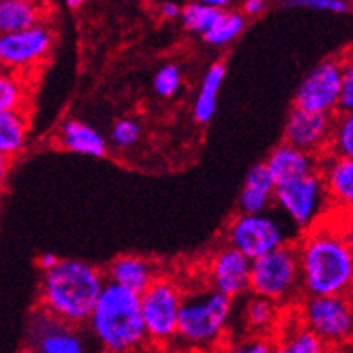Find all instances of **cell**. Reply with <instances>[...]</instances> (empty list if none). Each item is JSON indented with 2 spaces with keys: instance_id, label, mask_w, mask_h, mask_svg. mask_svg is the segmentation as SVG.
I'll return each instance as SVG.
<instances>
[{
  "instance_id": "1",
  "label": "cell",
  "mask_w": 353,
  "mask_h": 353,
  "mask_svg": "<svg viewBox=\"0 0 353 353\" xmlns=\"http://www.w3.org/2000/svg\"><path fill=\"white\" fill-rule=\"evenodd\" d=\"M294 245L298 251L301 290L307 298L346 296L352 290L353 254L341 234L339 220H321Z\"/></svg>"
},
{
  "instance_id": "2",
  "label": "cell",
  "mask_w": 353,
  "mask_h": 353,
  "mask_svg": "<svg viewBox=\"0 0 353 353\" xmlns=\"http://www.w3.org/2000/svg\"><path fill=\"white\" fill-rule=\"evenodd\" d=\"M105 283L98 267L81 260H60L42 274L40 308L63 323L85 326Z\"/></svg>"
},
{
  "instance_id": "3",
  "label": "cell",
  "mask_w": 353,
  "mask_h": 353,
  "mask_svg": "<svg viewBox=\"0 0 353 353\" xmlns=\"http://www.w3.org/2000/svg\"><path fill=\"white\" fill-rule=\"evenodd\" d=\"M87 330L103 352H137L146 343L139 294L105 283L87 321Z\"/></svg>"
},
{
  "instance_id": "4",
  "label": "cell",
  "mask_w": 353,
  "mask_h": 353,
  "mask_svg": "<svg viewBox=\"0 0 353 353\" xmlns=\"http://www.w3.org/2000/svg\"><path fill=\"white\" fill-rule=\"evenodd\" d=\"M231 314L232 299L214 292L213 288L184 294L175 343L181 344L182 350L204 353L219 350Z\"/></svg>"
},
{
  "instance_id": "5",
  "label": "cell",
  "mask_w": 353,
  "mask_h": 353,
  "mask_svg": "<svg viewBox=\"0 0 353 353\" xmlns=\"http://www.w3.org/2000/svg\"><path fill=\"white\" fill-rule=\"evenodd\" d=\"M249 290L251 296L269 299L278 307L292 305L303 292L296 245L288 243L251 261Z\"/></svg>"
},
{
  "instance_id": "6",
  "label": "cell",
  "mask_w": 353,
  "mask_h": 353,
  "mask_svg": "<svg viewBox=\"0 0 353 353\" xmlns=\"http://www.w3.org/2000/svg\"><path fill=\"white\" fill-rule=\"evenodd\" d=\"M139 298L146 341L157 346L175 343L179 314L184 299L181 285L175 279L159 274Z\"/></svg>"
},
{
  "instance_id": "7",
  "label": "cell",
  "mask_w": 353,
  "mask_h": 353,
  "mask_svg": "<svg viewBox=\"0 0 353 353\" xmlns=\"http://www.w3.org/2000/svg\"><path fill=\"white\" fill-rule=\"evenodd\" d=\"M228 245L243 254L247 260H258L261 256L288 245L290 231L279 219L278 210L258 214H238L228 229Z\"/></svg>"
},
{
  "instance_id": "8",
  "label": "cell",
  "mask_w": 353,
  "mask_h": 353,
  "mask_svg": "<svg viewBox=\"0 0 353 353\" xmlns=\"http://www.w3.org/2000/svg\"><path fill=\"white\" fill-rule=\"evenodd\" d=\"M276 210L292 223L296 229L308 231L330 211L328 196L321 173H312L299 181L278 186L274 191Z\"/></svg>"
},
{
  "instance_id": "9",
  "label": "cell",
  "mask_w": 353,
  "mask_h": 353,
  "mask_svg": "<svg viewBox=\"0 0 353 353\" xmlns=\"http://www.w3.org/2000/svg\"><path fill=\"white\" fill-rule=\"evenodd\" d=\"M54 38V31L47 22L20 33L0 34V69L33 76L51 54Z\"/></svg>"
},
{
  "instance_id": "10",
  "label": "cell",
  "mask_w": 353,
  "mask_h": 353,
  "mask_svg": "<svg viewBox=\"0 0 353 353\" xmlns=\"http://www.w3.org/2000/svg\"><path fill=\"white\" fill-rule=\"evenodd\" d=\"M298 317L325 344L343 343L353 335V307L346 296L305 298Z\"/></svg>"
},
{
  "instance_id": "11",
  "label": "cell",
  "mask_w": 353,
  "mask_h": 353,
  "mask_svg": "<svg viewBox=\"0 0 353 353\" xmlns=\"http://www.w3.org/2000/svg\"><path fill=\"white\" fill-rule=\"evenodd\" d=\"M28 337L34 353H92V337L83 326L63 323L40 307L31 314Z\"/></svg>"
},
{
  "instance_id": "12",
  "label": "cell",
  "mask_w": 353,
  "mask_h": 353,
  "mask_svg": "<svg viewBox=\"0 0 353 353\" xmlns=\"http://www.w3.org/2000/svg\"><path fill=\"white\" fill-rule=\"evenodd\" d=\"M341 99V58H328L305 76L294 96V107L335 116Z\"/></svg>"
},
{
  "instance_id": "13",
  "label": "cell",
  "mask_w": 353,
  "mask_h": 353,
  "mask_svg": "<svg viewBox=\"0 0 353 353\" xmlns=\"http://www.w3.org/2000/svg\"><path fill=\"white\" fill-rule=\"evenodd\" d=\"M332 128H334V116L294 107L285 125V143L323 159L328 154Z\"/></svg>"
},
{
  "instance_id": "14",
  "label": "cell",
  "mask_w": 353,
  "mask_h": 353,
  "mask_svg": "<svg viewBox=\"0 0 353 353\" xmlns=\"http://www.w3.org/2000/svg\"><path fill=\"white\" fill-rule=\"evenodd\" d=\"M251 278V260L234 251L232 247L223 245L214 251L208 263L210 288L225 298H240L249 290Z\"/></svg>"
},
{
  "instance_id": "15",
  "label": "cell",
  "mask_w": 353,
  "mask_h": 353,
  "mask_svg": "<svg viewBox=\"0 0 353 353\" xmlns=\"http://www.w3.org/2000/svg\"><path fill=\"white\" fill-rule=\"evenodd\" d=\"M321 179L332 211L337 216H353V161L325 155L321 159Z\"/></svg>"
},
{
  "instance_id": "16",
  "label": "cell",
  "mask_w": 353,
  "mask_h": 353,
  "mask_svg": "<svg viewBox=\"0 0 353 353\" xmlns=\"http://www.w3.org/2000/svg\"><path fill=\"white\" fill-rule=\"evenodd\" d=\"M263 164L269 170L270 176H272V181L278 188L319 172L321 159L294 148L290 144L281 143L270 152V155Z\"/></svg>"
},
{
  "instance_id": "17",
  "label": "cell",
  "mask_w": 353,
  "mask_h": 353,
  "mask_svg": "<svg viewBox=\"0 0 353 353\" xmlns=\"http://www.w3.org/2000/svg\"><path fill=\"white\" fill-rule=\"evenodd\" d=\"M159 276V267L148 258L135 254L117 256L108 265L107 283L126 288L134 294H143Z\"/></svg>"
},
{
  "instance_id": "18",
  "label": "cell",
  "mask_w": 353,
  "mask_h": 353,
  "mask_svg": "<svg viewBox=\"0 0 353 353\" xmlns=\"http://www.w3.org/2000/svg\"><path fill=\"white\" fill-rule=\"evenodd\" d=\"M58 144L70 154L85 155V157H105L108 152V144L105 135L94 126L87 125L78 119H67L61 123L58 130Z\"/></svg>"
},
{
  "instance_id": "19",
  "label": "cell",
  "mask_w": 353,
  "mask_h": 353,
  "mask_svg": "<svg viewBox=\"0 0 353 353\" xmlns=\"http://www.w3.org/2000/svg\"><path fill=\"white\" fill-rule=\"evenodd\" d=\"M276 184L265 164H256L247 173L245 184L240 193V211L242 214H258L272 210L274 205Z\"/></svg>"
},
{
  "instance_id": "20",
  "label": "cell",
  "mask_w": 353,
  "mask_h": 353,
  "mask_svg": "<svg viewBox=\"0 0 353 353\" xmlns=\"http://www.w3.org/2000/svg\"><path fill=\"white\" fill-rule=\"evenodd\" d=\"M47 10L29 0H0V34H13L46 22Z\"/></svg>"
},
{
  "instance_id": "21",
  "label": "cell",
  "mask_w": 353,
  "mask_h": 353,
  "mask_svg": "<svg viewBox=\"0 0 353 353\" xmlns=\"http://www.w3.org/2000/svg\"><path fill=\"white\" fill-rule=\"evenodd\" d=\"M274 353H326V344L303 325L299 317L279 323L276 335Z\"/></svg>"
},
{
  "instance_id": "22",
  "label": "cell",
  "mask_w": 353,
  "mask_h": 353,
  "mask_svg": "<svg viewBox=\"0 0 353 353\" xmlns=\"http://www.w3.org/2000/svg\"><path fill=\"white\" fill-rule=\"evenodd\" d=\"M33 94V76L0 69V114L29 112Z\"/></svg>"
},
{
  "instance_id": "23",
  "label": "cell",
  "mask_w": 353,
  "mask_h": 353,
  "mask_svg": "<svg viewBox=\"0 0 353 353\" xmlns=\"http://www.w3.org/2000/svg\"><path fill=\"white\" fill-rule=\"evenodd\" d=\"M29 137V112L0 114V157L13 159L19 155Z\"/></svg>"
},
{
  "instance_id": "24",
  "label": "cell",
  "mask_w": 353,
  "mask_h": 353,
  "mask_svg": "<svg viewBox=\"0 0 353 353\" xmlns=\"http://www.w3.org/2000/svg\"><path fill=\"white\" fill-rule=\"evenodd\" d=\"M225 78V67L223 63H214L205 70L202 83H200L199 94H196L195 107H193V117L200 125L211 121V117L216 112V98H219L220 87Z\"/></svg>"
},
{
  "instance_id": "25",
  "label": "cell",
  "mask_w": 353,
  "mask_h": 353,
  "mask_svg": "<svg viewBox=\"0 0 353 353\" xmlns=\"http://www.w3.org/2000/svg\"><path fill=\"white\" fill-rule=\"evenodd\" d=\"M279 308L276 303L263 298H251L245 301L243 307V323L251 335H265L270 330H278L279 326Z\"/></svg>"
},
{
  "instance_id": "26",
  "label": "cell",
  "mask_w": 353,
  "mask_h": 353,
  "mask_svg": "<svg viewBox=\"0 0 353 353\" xmlns=\"http://www.w3.org/2000/svg\"><path fill=\"white\" fill-rule=\"evenodd\" d=\"M247 19L238 10H222L214 19L210 31L204 34V40L210 46H228L232 40H236L245 29Z\"/></svg>"
},
{
  "instance_id": "27",
  "label": "cell",
  "mask_w": 353,
  "mask_h": 353,
  "mask_svg": "<svg viewBox=\"0 0 353 353\" xmlns=\"http://www.w3.org/2000/svg\"><path fill=\"white\" fill-rule=\"evenodd\" d=\"M326 155L353 161V112H337L334 116V128Z\"/></svg>"
},
{
  "instance_id": "28",
  "label": "cell",
  "mask_w": 353,
  "mask_h": 353,
  "mask_svg": "<svg viewBox=\"0 0 353 353\" xmlns=\"http://www.w3.org/2000/svg\"><path fill=\"white\" fill-rule=\"evenodd\" d=\"M220 10H214L205 2H190L184 8H181V22L182 26L190 31V33H196L204 37L210 28L213 26L214 19L219 17Z\"/></svg>"
},
{
  "instance_id": "29",
  "label": "cell",
  "mask_w": 353,
  "mask_h": 353,
  "mask_svg": "<svg viewBox=\"0 0 353 353\" xmlns=\"http://www.w3.org/2000/svg\"><path fill=\"white\" fill-rule=\"evenodd\" d=\"M182 87V70L175 63H166L155 72L154 88L161 98H175Z\"/></svg>"
},
{
  "instance_id": "30",
  "label": "cell",
  "mask_w": 353,
  "mask_h": 353,
  "mask_svg": "<svg viewBox=\"0 0 353 353\" xmlns=\"http://www.w3.org/2000/svg\"><path fill=\"white\" fill-rule=\"evenodd\" d=\"M141 125L135 119L130 117H123V119H117L114 123L110 130V141L112 144L119 150H128L132 146L137 144V141L141 139Z\"/></svg>"
},
{
  "instance_id": "31",
  "label": "cell",
  "mask_w": 353,
  "mask_h": 353,
  "mask_svg": "<svg viewBox=\"0 0 353 353\" xmlns=\"http://www.w3.org/2000/svg\"><path fill=\"white\" fill-rule=\"evenodd\" d=\"M339 112H353V51L341 58Z\"/></svg>"
},
{
  "instance_id": "32",
  "label": "cell",
  "mask_w": 353,
  "mask_h": 353,
  "mask_svg": "<svg viewBox=\"0 0 353 353\" xmlns=\"http://www.w3.org/2000/svg\"><path fill=\"white\" fill-rule=\"evenodd\" d=\"M223 353H274V344L267 335H247L243 339L228 344Z\"/></svg>"
},
{
  "instance_id": "33",
  "label": "cell",
  "mask_w": 353,
  "mask_h": 353,
  "mask_svg": "<svg viewBox=\"0 0 353 353\" xmlns=\"http://www.w3.org/2000/svg\"><path fill=\"white\" fill-rule=\"evenodd\" d=\"M287 6H296V8H310L317 11H332V13H346L350 10L348 2L343 0H294Z\"/></svg>"
},
{
  "instance_id": "34",
  "label": "cell",
  "mask_w": 353,
  "mask_h": 353,
  "mask_svg": "<svg viewBox=\"0 0 353 353\" xmlns=\"http://www.w3.org/2000/svg\"><path fill=\"white\" fill-rule=\"evenodd\" d=\"M337 220H339V229L344 242L353 254V216H337Z\"/></svg>"
},
{
  "instance_id": "35",
  "label": "cell",
  "mask_w": 353,
  "mask_h": 353,
  "mask_svg": "<svg viewBox=\"0 0 353 353\" xmlns=\"http://www.w3.org/2000/svg\"><path fill=\"white\" fill-rule=\"evenodd\" d=\"M265 2H261V0H247V2H243V8H242V14L243 17H258L260 13H263L265 11Z\"/></svg>"
},
{
  "instance_id": "36",
  "label": "cell",
  "mask_w": 353,
  "mask_h": 353,
  "mask_svg": "<svg viewBox=\"0 0 353 353\" xmlns=\"http://www.w3.org/2000/svg\"><path fill=\"white\" fill-rule=\"evenodd\" d=\"M58 261H60V258L56 254H52V252H43V254L38 256L37 265L42 272H47V270L54 269L56 265H58Z\"/></svg>"
},
{
  "instance_id": "37",
  "label": "cell",
  "mask_w": 353,
  "mask_h": 353,
  "mask_svg": "<svg viewBox=\"0 0 353 353\" xmlns=\"http://www.w3.org/2000/svg\"><path fill=\"white\" fill-rule=\"evenodd\" d=\"M159 13H161L163 19L173 20L181 17V8L176 4H173V2H164V4L159 6Z\"/></svg>"
},
{
  "instance_id": "38",
  "label": "cell",
  "mask_w": 353,
  "mask_h": 353,
  "mask_svg": "<svg viewBox=\"0 0 353 353\" xmlns=\"http://www.w3.org/2000/svg\"><path fill=\"white\" fill-rule=\"evenodd\" d=\"M11 166H13V159L0 157V191L4 190L8 184V176H10Z\"/></svg>"
},
{
  "instance_id": "39",
  "label": "cell",
  "mask_w": 353,
  "mask_h": 353,
  "mask_svg": "<svg viewBox=\"0 0 353 353\" xmlns=\"http://www.w3.org/2000/svg\"><path fill=\"white\" fill-rule=\"evenodd\" d=\"M179 353H204V352H195V350H182V352Z\"/></svg>"
},
{
  "instance_id": "40",
  "label": "cell",
  "mask_w": 353,
  "mask_h": 353,
  "mask_svg": "<svg viewBox=\"0 0 353 353\" xmlns=\"http://www.w3.org/2000/svg\"><path fill=\"white\" fill-rule=\"evenodd\" d=\"M69 6H70V8H78L79 2H69Z\"/></svg>"
},
{
  "instance_id": "41",
  "label": "cell",
  "mask_w": 353,
  "mask_h": 353,
  "mask_svg": "<svg viewBox=\"0 0 353 353\" xmlns=\"http://www.w3.org/2000/svg\"><path fill=\"white\" fill-rule=\"evenodd\" d=\"M20 353H34V352H31V350H29V348H26V350H22V352H20Z\"/></svg>"
},
{
  "instance_id": "42",
  "label": "cell",
  "mask_w": 353,
  "mask_h": 353,
  "mask_svg": "<svg viewBox=\"0 0 353 353\" xmlns=\"http://www.w3.org/2000/svg\"><path fill=\"white\" fill-rule=\"evenodd\" d=\"M214 353H223V352H222V348H219V350H216V352H214Z\"/></svg>"
},
{
  "instance_id": "43",
  "label": "cell",
  "mask_w": 353,
  "mask_h": 353,
  "mask_svg": "<svg viewBox=\"0 0 353 353\" xmlns=\"http://www.w3.org/2000/svg\"><path fill=\"white\" fill-rule=\"evenodd\" d=\"M101 353H110V352H101Z\"/></svg>"
}]
</instances>
